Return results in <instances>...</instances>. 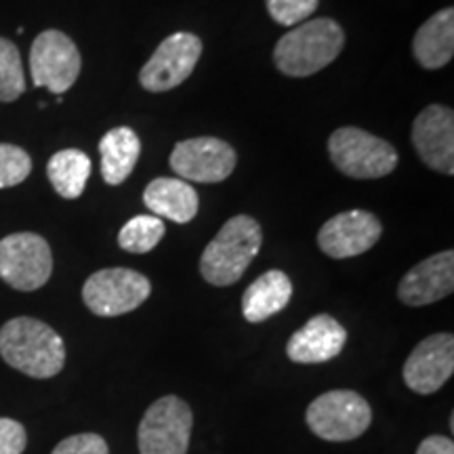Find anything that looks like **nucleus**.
<instances>
[{
    "instance_id": "obj_1",
    "label": "nucleus",
    "mask_w": 454,
    "mask_h": 454,
    "mask_svg": "<svg viewBox=\"0 0 454 454\" xmlns=\"http://www.w3.org/2000/svg\"><path fill=\"white\" fill-rule=\"evenodd\" d=\"M0 356L27 377L51 379L64 371L66 345L49 325L20 316L0 328Z\"/></svg>"
},
{
    "instance_id": "obj_2",
    "label": "nucleus",
    "mask_w": 454,
    "mask_h": 454,
    "mask_svg": "<svg viewBox=\"0 0 454 454\" xmlns=\"http://www.w3.org/2000/svg\"><path fill=\"white\" fill-rule=\"evenodd\" d=\"M345 47V30L331 17H316L294 26L274 47L278 72L288 78H308L333 64Z\"/></svg>"
},
{
    "instance_id": "obj_3",
    "label": "nucleus",
    "mask_w": 454,
    "mask_h": 454,
    "mask_svg": "<svg viewBox=\"0 0 454 454\" xmlns=\"http://www.w3.org/2000/svg\"><path fill=\"white\" fill-rule=\"evenodd\" d=\"M263 244L259 221L251 215L227 219L219 234L204 248L200 274L213 286H231L244 276Z\"/></svg>"
},
{
    "instance_id": "obj_4",
    "label": "nucleus",
    "mask_w": 454,
    "mask_h": 454,
    "mask_svg": "<svg viewBox=\"0 0 454 454\" xmlns=\"http://www.w3.org/2000/svg\"><path fill=\"white\" fill-rule=\"evenodd\" d=\"M328 156L345 177L381 179L397 167L395 147L357 127H340L328 139Z\"/></svg>"
},
{
    "instance_id": "obj_5",
    "label": "nucleus",
    "mask_w": 454,
    "mask_h": 454,
    "mask_svg": "<svg viewBox=\"0 0 454 454\" xmlns=\"http://www.w3.org/2000/svg\"><path fill=\"white\" fill-rule=\"evenodd\" d=\"M305 421L320 440L351 442L371 427L372 408L357 391L333 389L311 402Z\"/></svg>"
},
{
    "instance_id": "obj_6",
    "label": "nucleus",
    "mask_w": 454,
    "mask_h": 454,
    "mask_svg": "<svg viewBox=\"0 0 454 454\" xmlns=\"http://www.w3.org/2000/svg\"><path fill=\"white\" fill-rule=\"evenodd\" d=\"M194 414L185 400L164 395L147 408L139 421V454H187Z\"/></svg>"
},
{
    "instance_id": "obj_7",
    "label": "nucleus",
    "mask_w": 454,
    "mask_h": 454,
    "mask_svg": "<svg viewBox=\"0 0 454 454\" xmlns=\"http://www.w3.org/2000/svg\"><path fill=\"white\" fill-rule=\"evenodd\" d=\"M152 284L144 274L129 268L95 271L82 286V301L99 317H116L135 311L150 299Z\"/></svg>"
},
{
    "instance_id": "obj_8",
    "label": "nucleus",
    "mask_w": 454,
    "mask_h": 454,
    "mask_svg": "<svg viewBox=\"0 0 454 454\" xmlns=\"http://www.w3.org/2000/svg\"><path fill=\"white\" fill-rule=\"evenodd\" d=\"M53 274V253L43 236L20 231L0 240V280L21 293L43 288Z\"/></svg>"
},
{
    "instance_id": "obj_9",
    "label": "nucleus",
    "mask_w": 454,
    "mask_h": 454,
    "mask_svg": "<svg viewBox=\"0 0 454 454\" xmlns=\"http://www.w3.org/2000/svg\"><path fill=\"white\" fill-rule=\"evenodd\" d=\"M82 57L76 43L59 30H44L34 38L30 49V72L34 87H44L61 95L81 76Z\"/></svg>"
},
{
    "instance_id": "obj_10",
    "label": "nucleus",
    "mask_w": 454,
    "mask_h": 454,
    "mask_svg": "<svg viewBox=\"0 0 454 454\" xmlns=\"http://www.w3.org/2000/svg\"><path fill=\"white\" fill-rule=\"evenodd\" d=\"M202 41L192 32H175L158 44L154 55L139 72V84L147 93H167L192 76L202 55Z\"/></svg>"
},
{
    "instance_id": "obj_11",
    "label": "nucleus",
    "mask_w": 454,
    "mask_h": 454,
    "mask_svg": "<svg viewBox=\"0 0 454 454\" xmlns=\"http://www.w3.org/2000/svg\"><path fill=\"white\" fill-rule=\"evenodd\" d=\"M168 162L179 179L194 184H219L234 173L238 154L223 139L194 137L179 141L170 152Z\"/></svg>"
},
{
    "instance_id": "obj_12",
    "label": "nucleus",
    "mask_w": 454,
    "mask_h": 454,
    "mask_svg": "<svg viewBox=\"0 0 454 454\" xmlns=\"http://www.w3.org/2000/svg\"><path fill=\"white\" fill-rule=\"evenodd\" d=\"M383 225L371 211H345L328 219L317 231V247L331 259L360 257L381 240Z\"/></svg>"
},
{
    "instance_id": "obj_13",
    "label": "nucleus",
    "mask_w": 454,
    "mask_h": 454,
    "mask_svg": "<svg viewBox=\"0 0 454 454\" xmlns=\"http://www.w3.org/2000/svg\"><path fill=\"white\" fill-rule=\"evenodd\" d=\"M454 372V337L435 333L423 339L406 357L404 383L419 395H431L444 387Z\"/></svg>"
},
{
    "instance_id": "obj_14",
    "label": "nucleus",
    "mask_w": 454,
    "mask_h": 454,
    "mask_svg": "<svg viewBox=\"0 0 454 454\" xmlns=\"http://www.w3.org/2000/svg\"><path fill=\"white\" fill-rule=\"evenodd\" d=\"M412 145L425 167L454 175V112L446 106H427L412 122Z\"/></svg>"
},
{
    "instance_id": "obj_15",
    "label": "nucleus",
    "mask_w": 454,
    "mask_h": 454,
    "mask_svg": "<svg viewBox=\"0 0 454 454\" xmlns=\"http://www.w3.org/2000/svg\"><path fill=\"white\" fill-rule=\"evenodd\" d=\"M454 291V253L444 251L423 259L397 284V299L408 308L438 303Z\"/></svg>"
},
{
    "instance_id": "obj_16",
    "label": "nucleus",
    "mask_w": 454,
    "mask_h": 454,
    "mask_svg": "<svg viewBox=\"0 0 454 454\" xmlns=\"http://www.w3.org/2000/svg\"><path fill=\"white\" fill-rule=\"evenodd\" d=\"M348 343V331L328 314H317L291 334L286 356L294 364H325L337 357Z\"/></svg>"
},
{
    "instance_id": "obj_17",
    "label": "nucleus",
    "mask_w": 454,
    "mask_h": 454,
    "mask_svg": "<svg viewBox=\"0 0 454 454\" xmlns=\"http://www.w3.org/2000/svg\"><path fill=\"white\" fill-rule=\"evenodd\" d=\"M412 55L425 70H440L454 55V9L446 7L429 17L412 38Z\"/></svg>"
},
{
    "instance_id": "obj_18",
    "label": "nucleus",
    "mask_w": 454,
    "mask_h": 454,
    "mask_svg": "<svg viewBox=\"0 0 454 454\" xmlns=\"http://www.w3.org/2000/svg\"><path fill=\"white\" fill-rule=\"evenodd\" d=\"M144 204L154 217L185 225L198 215V192L184 179L158 177L147 184Z\"/></svg>"
},
{
    "instance_id": "obj_19",
    "label": "nucleus",
    "mask_w": 454,
    "mask_h": 454,
    "mask_svg": "<svg viewBox=\"0 0 454 454\" xmlns=\"http://www.w3.org/2000/svg\"><path fill=\"white\" fill-rule=\"evenodd\" d=\"M293 282L282 270L259 276L242 294V316L251 325H261L291 303Z\"/></svg>"
},
{
    "instance_id": "obj_20",
    "label": "nucleus",
    "mask_w": 454,
    "mask_h": 454,
    "mask_svg": "<svg viewBox=\"0 0 454 454\" xmlns=\"http://www.w3.org/2000/svg\"><path fill=\"white\" fill-rule=\"evenodd\" d=\"M101 177L107 185H121L130 177L141 156V139L133 129H110L99 141Z\"/></svg>"
},
{
    "instance_id": "obj_21",
    "label": "nucleus",
    "mask_w": 454,
    "mask_h": 454,
    "mask_svg": "<svg viewBox=\"0 0 454 454\" xmlns=\"http://www.w3.org/2000/svg\"><path fill=\"white\" fill-rule=\"evenodd\" d=\"M47 177L61 198L76 200L82 196L90 177V158L76 147L59 150L47 162Z\"/></svg>"
},
{
    "instance_id": "obj_22",
    "label": "nucleus",
    "mask_w": 454,
    "mask_h": 454,
    "mask_svg": "<svg viewBox=\"0 0 454 454\" xmlns=\"http://www.w3.org/2000/svg\"><path fill=\"white\" fill-rule=\"evenodd\" d=\"M167 234V227L160 217L154 215H137L118 231V247L133 254H145L160 244Z\"/></svg>"
},
{
    "instance_id": "obj_23",
    "label": "nucleus",
    "mask_w": 454,
    "mask_h": 454,
    "mask_svg": "<svg viewBox=\"0 0 454 454\" xmlns=\"http://www.w3.org/2000/svg\"><path fill=\"white\" fill-rule=\"evenodd\" d=\"M26 93V76L17 44L0 38V104H11Z\"/></svg>"
},
{
    "instance_id": "obj_24",
    "label": "nucleus",
    "mask_w": 454,
    "mask_h": 454,
    "mask_svg": "<svg viewBox=\"0 0 454 454\" xmlns=\"http://www.w3.org/2000/svg\"><path fill=\"white\" fill-rule=\"evenodd\" d=\"M32 158L13 144H0V190L15 187L30 177Z\"/></svg>"
},
{
    "instance_id": "obj_25",
    "label": "nucleus",
    "mask_w": 454,
    "mask_h": 454,
    "mask_svg": "<svg viewBox=\"0 0 454 454\" xmlns=\"http://www.w3.org/2000/svg\"><path fill=\"white\" fill-rule=\"evenodd\" d=\"M317 3L320 0H265L271 20L286 27L308 21L317 9Z\"/></svg>"
},
{
    "instance_id": "obj_26",
    "label": "nucleus",
    "mask_w": 454,
    "mask_h": 454,
    "mask_svg": "<svg viewBox=\"0 0 454 454\" xmlns=\"http://www.w3.org/2000/svg\"><path fill=\"white\" fill-rule=\"evenodd\" d=\"M51 454H110V448L99 434H76L61 440Z\"/></svg>"
},
{
    "instance_id": "obj_27",
    "label": "nucleus",
    "mask_w": 454,
    "mask_h": 454,
    "mask_svg": "<svg viewBox=\"0 0 454 454\" xmlns=\"http://www.w3.org/2000/svg\"><path fill=\"white\" fill-rule=\"evenodd\" d=\"M26 427L15 419L0 417V454H21L26 450Z\"/></svg>"
},
{
    "instance_id": "obj_28",
    "label": "nucleus",
    "mask_w": 454,
    "mask_h": 454,
    "mask_svg": "<svg viewBox=\"0 0 454 454\" xmlns=\"http://www.w3.org/2000/svg\"><path fill=\"white\" fill-rule=\"evenodd\" d=\"M414 454H454V442L446 435H429L419 444Z\"/></svg>"
}]
</instances>
